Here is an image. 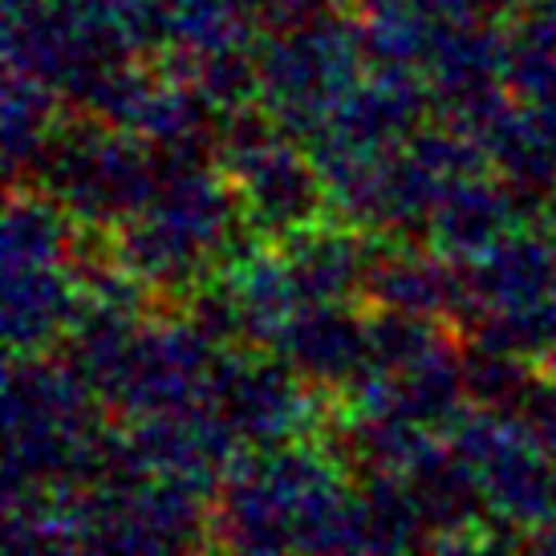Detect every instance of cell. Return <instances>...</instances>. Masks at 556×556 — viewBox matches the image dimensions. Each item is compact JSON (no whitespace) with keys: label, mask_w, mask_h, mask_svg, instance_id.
<instances>
[]
</instances>
